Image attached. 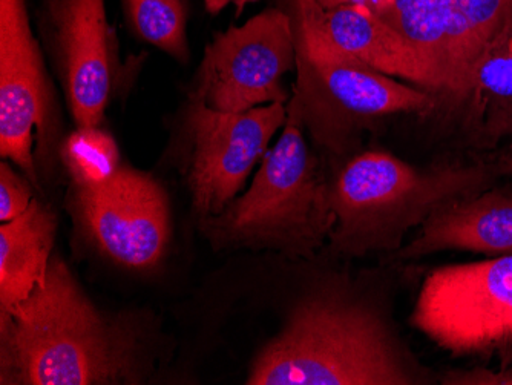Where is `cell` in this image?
Returning a JSON list of instances; mask_svg holds the SVG:
<instances>
[{"label": "cell", "instance_id": "1", "mask_svg": "<svg viewBox=\"0 0 512 385\" xmlns=\"http://www.w3.org/2000/svg\"><path fill=\"white\" fill-rule=\"evenodd\" d=\"M145 373L140 332L92 303L62 258L27 300L0 312L2 384H138Z\"/></svg>", "mask_w": 512, "mask_h": 385}, {"label": "cell", "instance_id": "2", "mask_svg": "<svg viewBox=\"0 0 512 385\" xmlns=\"http://www.w3.org/2000/svg\"><path fill=\"white\" fill-rule=\"evenodd\" d=\"M387 316L362 298L321 293L301 301L253 359L249 385L431 384Z\"/></svg>", "mask_w": 512, "mask_h": 385}, {"label": "cell", "instance_id": "3", "mask_svg": "<svg viewBox=\"0 0 512 385\" xmlns=\"http://www.w3.org/2000/svg\"><path fill=\"white\" fill-rule=\"evenodd\" d=\"M499 178L493 162L416 168L390 152H359L330 183L336 223L327 247L341 257H388L431 215Z\"/></svg>", "mask_w": 512, "mask_h": 385}, {"label": "cell", "instance_id": "4", "mask_svg": "<svg viewBox=\"0 0 512 385\" xmlns=\"http://www.w3.org/2000/svg\"><path fill=\"white\" fill-rule=\"evenodd\" d=\"M296 85L287 114L327 151H352L362 131L385 117L442 109L428 89L379 73L336 47L321 24L316 0H293Z\"/></svg>", "mask_w": 512, "mask_h": 385}, {"label": "cell", "instance_id": "5", "mask_svg": "<svg viewBox=\"0 0 512 385\" xmlns=\"http://www.w3.org/2000/svg\"><path fill=\"white\" fill-rule=\"evenodd\" d=\"M200 223L215 251L313 258L327 246L336 223L330 183L293 117L287 114L250 188L221 214L200 218Z\"/></svg>", "mask_w": 512, "mask_h": 385}, {"label": "cell", "instance_id": "6", "mask_svg": "<svg viewBox=\"0 0 512 385\" xmlns=\"http://www.w3.org/2000/svg\"><path fill=\"white\" fill-rule=\"evenodd\" d=\"M410 324L450 355L512 364V255L431 270Z\"/></svg>", "mask_w": 512, "mask_h": 385}, {"label": "cell", "instance_id": "7", "mask_svg": "<svg viewBox=\"0 0 512 385\" xmlns=\"http://www.w3.org/2000/svg\"><path fill=\"white\" fill-rule=\"evenodd\" d=\"M296 70V42L290 14L269 8L241 27L217 34L198 70L194 99L224 112H244L287 103L284 77Z\"/></svg>", "mask_w": 512, "mask_h": 385}, {"label": "cell", "instance_id": "8", "mask_svg": "<svg viewBox=\"0 0 512 385\" xmlns=\"http://www.w3.org/2000/svg\"><path fill=\"white\" fill-rule=\"evenodd\" d=\"M286 120L287 103L224 112L192 97L188 114L192 145L188 178L198 217L221 214L237 198Z\"/></svg>", "mask_w": 512, "mask_h": 385}, {"label": "cell", "instance_id": "9", "mask_svg": "<svg viewBox=\"0 0 512 385\" xmlns=\"http://www.w3.org/2000/svg\"><path fill=\"white\" fill-rule=\"evenodd\" d=\"M53 96L27 0H0V155L37 185L53 142Z\"/></svg>", "mask_w": 512, "mask_h": 385}, {"label": "cell", "instance_id": "10", "mask_svg": "<svg viewBox=\"0 0 512 385\" xmlns=\"http://www.w3.org/2000/svg\"><path fill=\"white\" fill-rule=\"evenodd\" d=\"M74 209L86 237L120 266L152 269L168 251V194L148 172L123 165L103 188L76 191Z\"/></svg>", "mask_w": 512, "mask_h": 385}, {"label": "cell", "instance_id": "11", "mask_svg": "<svg viewBox=\"0 0 512 385\" xmlns=\"http://www.w3.org/2000/svg\"><path fill=\"white\" fill-rule=\"evenodd\" d=\"M66 99L77 126H102L114 91L115 42L105 0H50Z\"/></svg>", "mask_w": 512, "mask_h": 385}, {"label": "cell", "instance_id": "12", "mask_svg": "<svg viewBox=\"0 0 512 385\" xmlns=\"http://www.w3.org/2000/svg\"><path fill=\"white\" fill-rule=\"evenodd\" d=\"M378 17L427 60L439 79L442 109L459 120L480 59L456 0H393Z\"/></svg>", "mask_w": 512, "mask_h": 385}, {"label": "cell", "instance_id": "13", "mask_svg": "<svg viewBox=\"0 0 512 385\" xmlns=\"http://www.w3.org/2000/svg\"><path fill=\"white\" fill-rule=\"evenodd\" d=\"M447 251L512 255V186L494 185L445 206L385 260H419Z\"/></svg>", "mask_w": 512, "mask_h": 385}, {"label": "cell", "instance_id": "14", "mask_svg": "<svg viewBox=\"0 0 512 385\" xmlns=\"http://www.w3.org/2000/svg\"><path fill=\"white\" fill-rule=\"evenodd\" d=\"M321 24L336 47L379 73L399 77L439 97L440 83L421 53L381 17L362 5L322 10Z\"/></svg>", "mask_w": 512, "mask_h": 385}, {"label": "cell", "instance_id": "15", "mask_svg": "<svg viewBox=\"0 0 512 385\" xmlns=\"http://www.w3.org/2000/svg\"><path fill=\"white\" fill-rule=\"evenodd\" d=\"M56 232V214L36 198L16 220L0 224V312L45 283Z\"/></svg>", "mask_w": 512, "mask_h": 385}, {"label": "cell", "instance_id": "16", "mask_svg": "<svg viewBox=\"0 0 512 385\" xmlns=\"http://www.w3.org/2000/svg\"><path fill=\"white\" fill-rule=\"evenodd\" d=\"M63 165L76 191H96L122 169L120 148L100 126H77L60 149Z\"/></svg>", "mask_w": 512, "mask_h": 385}, {"label": "cell", "instance_id": "17", "mask_svg": "<svg viewBox=\"0 0 512 385\" xmlns=\"http://www.w3.org/2000/svg\"><path fill=\"white\" fill-rule=\"evenodd\" d=\"M135 36L178 62H188L186 0H122Z\"/></svg>", "mask_w": 512, "mask_h": 385}, {"label": "cell", "instance_id": "18", "mask_svg": "<svg viewBox=\"0 0 512 385\" xmlns=\"http://www.w3.org/2000/svg\"><path fill=\"white\" fill-rule=\"evenodd\" d=\"M509 111H512V50L486 60L474 74L459 123L474 146L485 123Z\"/></svg>", "mask_w": 512, "mask_h": 385}, {"label": "cell", "instance_id": "19", "mask_svg": "<svg viewBox=\"0 0 512 385\" xmlns=\"http://www.w3.org/2000/svg\"><path fill=\"white\" fill-rule=\"evenodd\" d=\"M456 7L480 62L512 50V0H456Z\"/></svg>", "mask_w": 512, "mask_h": 385}, {"label": "cell", "instance_id": "20", "mask_svg": "<svg viewBox=\"0 0 512 385\" xmlns=\"http://www.w3.org/2000/svg\"><path fill=\"white\" fill-rule=\"evenodd\" d=\"M33 183L27 175H20L8 160L0 163V221L16 220L30 208Z\"/></svg>", "mask_w": 512, "mask_h": 385}, {"label": "cell", "instance_id": "21", "mask_svg": "<svg viewBox=\"0 0 512 385\" xmlns=\"http://www.w3.org/2000/svg\"><path fill=\"white\" fill-rule=\"evenodd\" d=\"M437 381L442 385H512V364L500 366L499 370L486 367L451 369L440 373Z\"/></svg>", "mask_w": 512, "mask_h": 385}, {"label": "cell", "instance_id": "22", "mask_svg": "<svg viewBox=\"0 0 512 385\" xmlns=\"http://www.w3.org/2000/svg\"><path fill=\"white\" fill-rule=\"evenodd\" d=\"M509 135H512V111L505 112L502 116L494 117L490 122L485 123L477 135L474 146L476 148H491Z\"/></svg>", "mask_w": 512, "mask_h": 385}, {"label": "cell", "instance_id": "23", "mask_svg": "<svg viewBox=\"0 0 512 385\" xmlns=\"http://www.w3.org/2000/svg\"><path fill=\"white\" fill-rule=\"evenodd\" d=\"M256 0H204V7L211 14H218L221 11L226 10L230 5H234L237 8L238 13L246 8V5L253 4Z\"/></svg>", "mask_w": 512, "mask_h": 385}, {"label": "cell", "instance_id": "24", "mask_svg": "<svg viewBox=\"0 0 512 385\" xmlns=\"http://www.w3.org/2000/svg\"><path fill=\"white\" fill-rule=\"evenodd\" d=\"M494 166H496L497 174L500 178H512V149L508 151L500 152L493 160Z\"/></svg>", "mask_w": 512, "mask_h": 385}, {"label": "cell", "instance_id": "25", "mask_svg": "<svg viewBox=\"0 0 512 385\" xmlns=\"http://www.w3.org/2000/svg\"><path fill=\"white\" fill-rule=\"evenodd\" d=\"M316 2H318V5L322 10H333V8L348 5V0H316Z\"/></svg>", "mask_w": 512, "mask_h": 385}]
</instances>
